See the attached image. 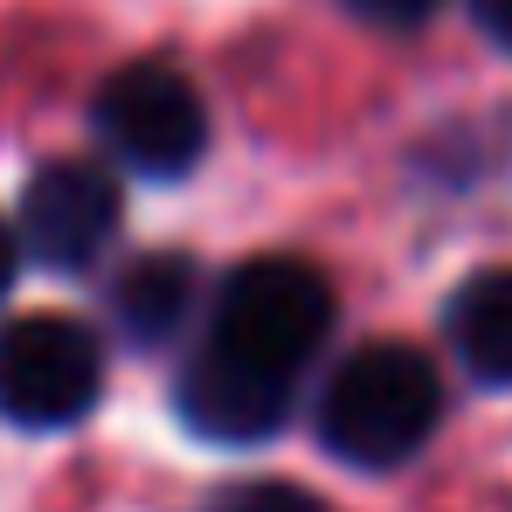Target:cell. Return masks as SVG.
Returning a JSON list of instances; mask_svg holds the SVG:
<instances>
[{
	"label": "cell",
	"instance_id": "6da1fadb",
	"mask_svg": "<svg viewBox=\"0 0 512 512\" xmlns=\"http://www.w3.org/2000/svg\"><path fill=\"white\" fill-rule=\"evenodd\" d=\"M443 423V374L423 346L374 340L346 353L319 395V443L360 464V471H388L409 464Z\"/></svg>",
	"mask_w": 512,
	"mask_h": 512
},
{
	"label": "cell",
	"instance_id": "7a4b0ae2",
	"mask_svg": "<svg viewBox=\"0 0 512 512\" xmlns=\"http://www.w3.org/2000/svg\"><path fill=\"white\" fill-rule=\"evenodd\" d=\"M326 333H333V291L305 256H250L243 270H229L208 319L215 353L250 360L277 381H298V367L319 353Z\"/></svg>",
	"mask_w": 512,
	"mask_h": 512
},
{
	"label": "cell",
	"instance_id": "3957f363",
	"mask_svg": "<svg viewBox=\"0 0 512 512\" xmlns=\"http://www.w3.org/2000/svg\"><path fill=\"white\" fill-rule=\"evenodd\" d=\"M104 346L63 312H28L0 326V423L70 429L97 409Z\"/></svg>",
	"mask_w": 512,
	"mask_h": 512
},
{
	"label": "cell",
	"instance_id": "277c9868",
	"mask_svg": "<svg viewBox=\"0 0 512 512\" xmlns=\"http://www.w3.org/2000/svg\"><path fill=\"white\" fill-rule=\"evenodd\" d=\"M97 139L111 146L118 167L146 173V180H180L208 146L201 90L187 84V70H173L160 56L125 63L97 90Z\"/></svg>",
	"mask_w": 512,
	"mask_h": 512
},
{
	"label": "cell",
	"instance_id": "5b68a950",
	"mask_svg": "<svg viewBox=\"0 0 512 512\" xmlns=\"http://www.w3.org/2000/svg\"><path fill=\"white\" fill-rule=\"evenodd\" d=\"M118 180L90 160H56L28 180L21 194V222H14V243L49 263V270H84L104 256V243L118 236Z\"/></svg>",
	"mask_w": 512,
	"mask_h": 512
},
{
	"label": "cell",
	"instance_id": "8992f818",
	"mask_svg": "<svg viewBox=\"0 0 512 512\" xmlns=\"http://www.w3.org/2000/svg\"><path fill=\"white\" fill-rule=\"evenodd\" d=\"M291 388L298 381H277V374H263L250 360H229L201 340L180 367V416L208 443H263L291 416Z\"/></svg>",
	"mask_w": 512,
	"mask_h": 512
},
{
	"label": "cell",
	"instance_id": "52a82bcc",
	"mask_svg": "<svg viewBox=\"0 0 512 512\" xmlns=\"http://www.w3.org/2000/svg\"><path fill=\"white\" fill-rule=\"evenodd\" d=\"M450 353L464 360L471 381L512 388V270H478L457 284L450 312H443Z\"/></svg>",
	"mask_w": 512,
	"mask_h": 512
},
{
	"label": "cell",
	"instance_id": "ba28073f",
	"mask_svg": "<svg viewBox=\"0 0 512 512\" xmlns=\"http://www.w3.org/2000/svg\"><path fill=\"white\" fill-rule=\"evenodd\" d=\"M187 305H194V263L167 250L125 263V277L111 284V319L132 346H167L187 319Z\"/></svg>",
	"mask_w": 512,
	"mask_h": 512
},
{
	"label": "cell",
	"instance_id": "9c48e42d",
	"mask_svg": "<svg viewBox=\"0 0 512 512\" xmlns=\"http://www.w3.org/2000/svg\"><path fill=\"white\" fill-rule=\"evenodd\" d=\"M208 512H326L312 492H298V485H277V478H256V485H236V492H222Z\"/></svg>",
	"mask_w": 512,
	"mask_h": 512
},
{
	"label": "cell",
	"instance_id": "30bf717a",
	"mask_svg": "<svg viewBox=\"0 0 512 512\" xmlns=\"http://www.w3.org/2000/svg\"><path fill=\"white\" fill-rule=\"evenodd\" d=\"M346 7H353L360 21H374V28H423L443 0H346Z\"/></svg>",
	"mask_w": 512,
	"mask_h": 512
},
{
	"label": "cell",
	"instance_id": "8fae6325",
	"mask_svg": "<svg viewBox=\"0 0 512 512\" xmlns=\"http://www.w3.org/2000/svg\"><path fill=\"white\" fill-rule=\"evenodd\" d=\"M471 21H478V28L512 56V0H471Z\"/></svg>",
	"mask_w": 512,
	"mask_h": 512
},
{
	"label": "cell",
	"instance_id": "7c38bea8",
	"mask_svg": "<svg viewBox=\"0 0 512 512\" xmlns=\"http://www.w3.org/2000/svg\"><path fill=\"white\" fill-rule=\"evenodd\" d=\"M14 256H21V243H14V229L0 222V298H7V284H14Z\"/></svg>",
	"mask_w": 512,
	"mask_h": 512
}]
</instances>
